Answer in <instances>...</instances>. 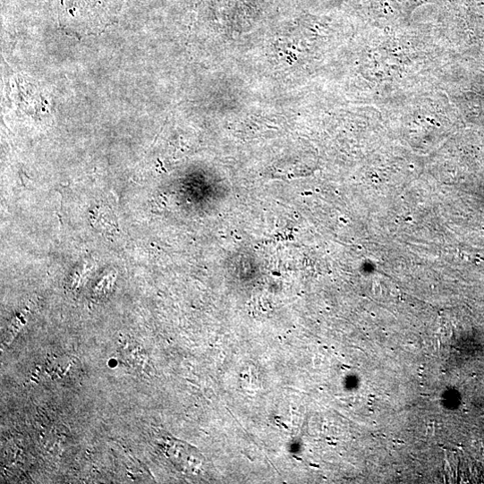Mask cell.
<instances>
[{"label": "cell", "mask_w": 484, "mask_h": 484, "mask_svg": "<svg viewBox=\"0 0 484 484\" xmlns=\"http://www.w3.org/2000/svg\"><path fill=\"white\" fill-rule=\"evenodd\" d=\"M159 446L169 460L181 471L199 473L203 457L197 449L170 436H162Z\"/></svg>", "instance_id": "obj_1"}]
</instances>
